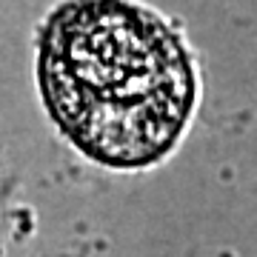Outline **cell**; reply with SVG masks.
<instances>
[{
    "label": "cell",
    "mask_w": 257,
    "mask_h": 257,
    "mask_svg": "<svg viewBox=\"0 0 257 257\" xmlns=\"http://www.w3.org/2000/svg\"><path fill=\"white\" fill-rule=\"evenodd\" d=\"M49 117L109 169H146L183 140L197 69L183 37L135 0H66L37 40Z\"/></svg>",
    "instance_id": "obj_1"
}]
</instances>
